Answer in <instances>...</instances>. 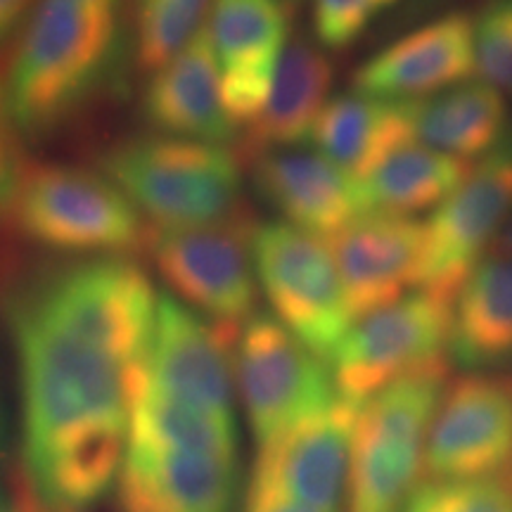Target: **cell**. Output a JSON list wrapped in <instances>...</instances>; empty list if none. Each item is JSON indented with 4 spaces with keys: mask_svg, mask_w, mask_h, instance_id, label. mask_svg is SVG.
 Returning <instances> with one entry per match:
<instances>
[{
    "mask_svg": "<svg viewBox=\"0 0 512 512\" xmlns=\"http://www.w3.org/2000/svg\"><path fill=\"white\" fill-rule=\"evenodd\" d=\"M157 297L136 261L88 256L10 299L24 463L48 510L83 512L117 484Z\"/></svg>",
    "mask_w": 512,
    "mask_h": 512,
    "instance_id": "1",
    "label": "cell"
},
{
    "mask_svg": "<svg viewBox=\"0 0 512 512\" xmlns=\"http://www.w3.org/2000/svg\"><path fill=\"white\" fill-rule=\"evenodd\" d=\"M117 8L38 0L10 55L5 93L24 138H48L121 86Z\"/></svg>",
    "mask_w": 512,
    "mask_h": 512,
    "instance_id": "2",
    "label": "cell"
},
{
    "mask_svg": "<svg viewBox=\"0 0 512 512\" xmlns=\"http://www.w3.org/2000/svg\"><path fill=\"white\" fill-rule=\"evenodd\" d=\"M102 171L155 228H190L242 214L240 159L226 145L169 136L121 140L102 152Z\"/></svg>",
    "mask_w": 512,
    "mask_h": 512,
    "instance_id": "3",
    "label": "cell"
},
{
    "mask_svg": "<svg viewBox=\"0 0 512 512\" xmlns=\"http://www.w3.org/2000/svg\"><path fill=\"white\" fill-rule=\"evenodd\" d=\"M10 221L34 245L86 259L138 252L150 228L102 171L62 162L27 166Z\"/></svg>",
    "mask_w": 512,
    "mask_h": 512,
    "instance_id": "4",
    "label": "cell"
},
{
    "mask_svg": "<svg viewBox=\"0 0 512 512\" xmlns=\"http://www.w3.org/2000/svg\"><path fill=\"white\" fill-rule=\"evenodd\" d=\"M446 389V361L411 373L361 403L347 512H403L425 472V444Z\"/></svg>",
    "mask_w": 512,
    "mask_h": 512,
    "instance_id": "5",
    "label": "cell"
},
{
    "mask_svg": "<svg viewBox=\"0 0 512 512\" xmlns=\"http://www.w3.org/2000/svg\"><path fill=\"white\" fill-rule=\"evenodd\" d=\"M252 256L273 316L330 363L354 316L328 242L287 221L259 223Z\"/></svg>",
    "mask_w": 512,
    "mask_h": 512,
    "instance_id": "6",
    "label": "cell"
},
{
    "mask_svg": "<svg viewBox=\"0 0 512 512\" xmlns=\"http://www.w3.org/2000/svg\"><path fill=\"white\" fill-rule=\"evenodd\" d=\"M252 233L254 223L242 214L209 226H150L145 249L185 306L221 328L242 330L259 297Z\"/></svg>",
    "mask_w": 512,
    "mask_h": 512,
    "instance_id": "7",
    "label": "cell"
},
{
    "mask_svg": "<svg viewBox=\"0 0 512 512\" xmlns=\"http://www.w3.org/2000/svg\"><path fill=\"white\" fill-rule=\"evenodd\" d=\"M451 320L453 299L420 287L358 318L330 358L337 394L361 406L401 377L444 363Z\"/></svg>",
    "mask_w": 512,
    "mask_h": 512,
    "instance_id": "8",
    "label": "cell"
},
{
    "mask_svg": "<svg viewBox=\"0 0 512 512\" xmlns=\"http://www.w3.org/2000/svg\"><path fill=\"white\" fill-rule=\"evenodd\" d=\"M235 380L259 446L328 408L339 396L330 363L271 313H254L242 325Z\"/></svg>",
    "mask_w": 512,
    "mask_h": 512,
    "instance_id": "9",
    "label": "cell"
},
{
    "mask_svg": "<svg viewBox=\"0 0 512 512\" xmlns=\"http://www.w3.org/2000/svg\"><path fill=\"white\" fill-rule=\"evenodd\" d=\"M240 330L211 323L171 294H159L143 358L152 389L197 411L235 420V347Z\"/></svg>",
    "mask_w": 512,
    "mask_h": 512,
    "instance_id": "10",
    "label": "cell"
},
{
    "mask_svg": "<svg viewBox=\"0 0 512 512\" xmlns=\"http://www.w3.org/2000/svg\"><path fill=\"white\" fill-rule=\"evenodd\" d=\"M361 406L337 396L259 448L249 491L311 512H342Z\"/></svg>",
    "mask_w": 512,
    "mask_h": 512,
    "instance_id": "11",
    "label": "cell"
},
{
    "mask_svg": "<svg viewBox=\"0 0 512 512\" xmlns=\"http://www.w3.org/2000/svg\"><path fill=\"white\" fill-rule=\"evenodd\" d=\"M512 465V375L472 373L444 389L425 444L434 479L501 477Z\"/></svg>",
    "mask_w": 512,
    "mask_h": 512,
    "instance_id": "12",
    "label": "cell"
},
{
    "mask_svg": "<svg viewBox=\"0 0 512 512\" xmlns=\"http://www.w3.org/2000/svg\"><path fill=\"white\" fill-rule=\"evenodd\" d=\"M512 216V155L498 150L484 157L444 202L427 228L420 290L456 299L460 285L489 254Z\"/></svg>",
    "mask_w": 512,
    "mask_h": 512,
    "instance_id": "13",
    "label": "cell"
},
{
    "mask_svg": "<svg viewBox=\"0 0 512 512\" xmlns=\"http://www.w3.org/2000/svg\"><path fill=\"white\" fill-rule=\"evenodd\" d=\"M204 31L219 62L228 114L249 126L264 110L290 43L285 0H214Z\"/></svg>",
    "mask_w": 512,
    "mask_h": 512,
    "instance_id": "14",
    "label": "cell"
},
{
    "mask_svg": "<svg viewBox=\"0 0 512 512\" xmlns=\"http://www.w3.org/2000/svg\"><path fill=\"white\" fill-rule=\"evenodd\" d=\"M349 309L358 318L418 290L427 228L413 216L368 211L330 240Z\"/></svg>",
    "mask_w": 512,
    "mask_h": 512,
    "instance_id": "15",
    "label": "cell"
},
{
    "mask_svg": "<svg viewBox=\"0 0 512 512\" xmlns=\"http://www.w3.org/2000/svg\"><path fill=\"white\" fill-rule=\"evenodd\" d=\"M238 456L128 444L117 479L119 512H233Z\"/></svg>",
    "mask_w": 512,
    "mask_h": 512,
    "instance_id": "16",
    "label": "cell"
},
{
    "mask_svg": "<svg viewBox=\"0 0 512 512\" xmlns=\"http://www.w3.org/2000/svg\"><path fill=\"white\" fill-rule=\"evenodd\" d=\"M475 72V22L463 12L432 19L356 69L354 91L413 102L465 83Z\"/></svg>",
    "mask_w": 512,
    "mask_h": 512,
    "instance_id": "17",
    "label": "cell"
},
{
    "mask_svg": "<svg viewBox=\"0 0 512 512\" xmlns=\"http://www.w3.org/2000/svg\"><path fill=\"white\" fill-rule=\"evenodd\" d=\"M249 171L259 195L278 209L283 221L318 235L335 238L358 216L368 214L361 181L306 147L261 152L249 159Z\"/></svg>",
    "mask_w": 512,
    "mask_h": 512,
    "instance_id": "18",
    "label": "cell"
},
{
    "mask_svg": "<svg viewBox=\"0 0 512 512\" xmlns=\"http://www.w3.org/2000/svg\"><path fill=\"white\" fill-rule=\"evenodd\" d=\"M140 110L157 136L226 147L233 143L238 124L223 100L221 69L207 31L202 29L188 48L150 74Z\"/></svg>",
    "mask_w": 512,
    "mask_h": 512,
    "instance_id": "19",
    "label": "cell"
},
{
    "mask_svg": "<svg viewBox=\"0 0 512 512\" xmlns=\"http://www.w3.org/2000/svg\"><path fill=\"white\" fill-rule=\"evenodd\" d=\"M335 67L309 38L287 43L264 110L245 126L242 152L247 162L261 152L309 145L311 131L330 102Z\"/></svg>",
    "mask_w": 512,
    "mask_h": 512,
    "instance_id": "20",
    "label": "cell"
},
{
    "mask_svg": "<svg viewBox=\"0 0 512 512\" xmlns=\"http://www.w3.org/2000/svg\"><path fill=\"white\" fill-rule=\"evenodd\" d=\"M448 351L472 370L512 363V259L486 254L460 285Z\"/></svg>",
    "mask_w": 512,
    "mask_h": 512,
    "instance_id": "21",
    "label": "cell"
},
{
    "mask_svg": "<svg viewBox=\"0 0 512 512\" xmlns=\"http://www.w3.org/2000/svg\"><path fill=\"white\" fill-rule=\"evenodd\" d=\"M411 138L415 136L408 102L354 91L330 98L313 126L309 145L354 176H363L384 152Z\"/></svg>",
    "mask_w": 512,
    "mask_h": 512,
    "instance_id": "22",
    "label": "cell"
},
{
    "mask_svg": "<svg viewBox=\"0 0 512 512\" xmlns=\"http://www.w3.org/2000/svg\"><path fill=\"white\" fill-rule=\"evenodd\" d=\"M467 174L470 166L465 159L411 138L384 152L358 181L368 211L413 216L415 211L439 207Z\"/></svg>",
    "mask_w": 512,
    "mask_h": 512,
    "instance_id": "23",
    "label": "cell"
},
{
    "mask_svg": "<svg viewBox=\"0 0 512 512\" xmlns=\"http://www.w3.org/2000/svg\"><path fill=\"white\" fill-rule=\"evenodd\" d=\"M408 114L420 143L465 162L494 147L508 121L501 91L484 81H465L444 93L408 102Z\"/></svg>",
    "mask_w": 512,
    "mask_h": 512,
    "instance_id": "24",
    "label": "cell"
},
{
    "mask_svg": "<svg viewBox=\"0 0 512 512\" xmlns=\"http://www.w3.org/2000/svg\"><path fill=\"white\" fill-rule=\"evenodd\" d=\"M128 444L238 456V422L216 418L159 394L140 368L131 403Z\"/></svg>",
    "mask_w": 512,
    "mask_h": 512,
    "instance_id": "25",
    "label": "cell"
},
{
    "mask_svg": "<svg viewBox=\"0 0 512 512\" xmlns=\"http://www.w3.org/2000/svg\"><path fill=\"white\" fill-rule=\"evenodd\" d=\"M214 0H136L133 55L140 72L155 74L195 41Z\"/></svg>",
    "mask_w": 512,
    "mask_h": 512,
    "instance_id": "26",
    "label": "cell"
},
{
    "mask_svg": "<svg viewBox=\"0 0 512 512\" xmlns=\"http://www.w3.org/2000/svg\"><path fill=\"white\" fill-rule=\"evenodd\" d=\"M403 512H512V479H434L415 489Z\"/></svg>",
    "mask_w": 512,
    "mask_h": 512,
    "instance_id": "27",
    "label": "cell"
},
{
    "mask_svg": "<svg viewBox=\"0 0 512 512\" xmlns=\"http://www.w3.org/2000/svg\"><path fill=\"white\" fill-rule=\"evenodd\" d=\"M475 22V72L496 91H512V0H489Z\"/></svg>",
    "mask_w": 512,
    "mask_h": 512,
    "instance_id": "28",
    "label": "cell"
},
{
    "mask_svg": "<svg viewBox=\"0 0 512 512\" xmlns=\"http://www.w3.org/2000/svg\"><path fill=\"white\" fill-rule=\"evenodd\" d=\"M375 15L370 0H313V34L328 50H344L361 38Z\"/></svg>",
    "mask_w": 512,
    "mask_h": 512,
    "instance_id": "29",
    "label": "cell"
},
{
    "mask_svg": "<svg viewBox=\"0 0 512 512\" xmlns=\"http://www.w3.org/2000/svg\"><path fill=\"white\" fill-rule=\"evenodd\" d=\"M22 138L5 93V79H0V221L10 219L12 204L29 166L24 159Z\"/></svg>",
    "mask_w": 512,
    "mask_h": 512,
    "instance_id": "30",
    "label": "cell"
},
{
    "mask_svg": "<svg viewBox=\"0 0 512 512\" xmlns=\"http://www.w3.org/2000/svg\"><path fill=\"white\" fill-rule=\"evenodd\" d=\"M31 0H0V55L10 46L12 38L27 24Z\"/></svg>",
    "mask_w": 512,
    "mask_h": 512,
    "instance_id": "31",
    "label": "cell"
},
{
    "mask_svg": "<svg viewBox=\"0 0 512 512\" xmlns=\"http://www.w3.org/2000/svg\"><path fill=\"white\" fill-rule=\"evenodd\" d=\"M245 512H311L302 508V505L285 501V498L268 496V494H256L249 491L247 496V510Z\"/></svg>",
    "mask_w": 512,
    "mask_h": 512,
    "instance_id": "32",
    "label": "cell"
},
{
    "mask_svg": "<svg viewBox=\"0 0 512 512\" xmlns=\"http://www.w3.org/2000/svg\"><path fill=\"white\" fill-rule=\"evenodd\" d=\"M489 254L494 256H505V259H512V216L505 223L501 233H498V238L494 240V245H491Z\"/></svg>",
    "mask_w": 512,
    "mask_h": 512,
    "instance_id": "33",
    "label": "cell"
},
{
    "mask_svg": "<svg viewBox=\"0 0 512 512\" xmlns=\"http://www.w3.org/2000/svg\"><path fill=\"white\" fill-rule=\"evenodd\" d=\"M498 150L508 152L512 155V110L508 112V121H505V131H503V138H501V147Z\"/></svg>",
    "mask_w": 512,
    "mask_h": 512,
    "instance_id": "34",
    "label": "cell"
},
{
    "mask_svg": "<svg viewBox=\"0 0 512 512\" xmlns=\"http://www.w3.org/2000/svg\"><path fill=\"white\" fill-rule=\"evenodd\" d=\"M83 3H98V5H110V8H119V0H83Z\"/></svg>",
    "mask_w": 512,
    "mask_h": 512,
    "instance_id": "35",
    "label": "cell"
},
{
    "mask_svg": "<svg viewBox=\"0 0 512 512\" xmlns=\"http://www.w3.org/2000/svg\"><path fill=\"white\" fill-rule=\"evenodd\" d=\"M370 3L375 5V10H380V8H387V5H394L396 0H370Z\"/></svg>",
    "mask_w": 512,
    "mask_h": 512,
    "instance_id": "36",
    "label": "cell"
},
{
    "mask_svg": "<svg viewBox=\"0 0 512 512\" xmlns=\"http://www.w3.org/2000/svg\"><path fill=\"white\" fill-rule=\"evenodd\" d=\"M0 512H22V510H15V508H10V505L5 503L3 498H0Z\"/></svg>",
    "mask_w": 512,
    "mask_h": 512,
    "instance_id": "37",
    "label": "cell"
},
{
    "mask_svg": "<svg viewBox=\"0 0 512 512\" xmlns=\"http://www.w3.org/2000/svg\"><path fill=\"white\" fill-rule=\"evenodd\" d=\"M22 512H29V510H22Z\"/></svg>",
    "mask_w": 512,
    "mask_h": 512,
    "instance_id": "38",
    "label": "cell"
}]
</instances>
